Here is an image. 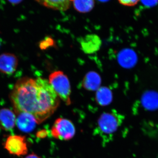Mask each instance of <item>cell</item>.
I'll use <instances>...</instances> for the list:
<instances>
[{
  "label": "cell",
  "instance_id": "6da1fadb",
  "mask_svg": "<svg viewBox=\"0 0 158 158\" xmlns=\"http://www.w3.org/2000/svg\"><path fill=\"white\" fill-rule=\"evenodd\" d=\"M15 112L31 114L40 123L53 114L59 98L47 79L24 77L18 81L11 94Z\"/></svg>",
  "mask_w": 158,
  "mask_h": 158
},
{
  "label": "cell",
  "instance_id": "7a4b0ae2",
  "mask_svg": "<svg viewBox=\"0 0 158 158\" xmlns=\"http://www.w3.org/2000/svg\"><path fill=\"white\" fill-rule=\"evenodd\" d=\"M123 119L124 116L115 110L103 113L98 118L94 134L100 138L102 144L105 146L113 140L114 134Z\"/></svg>",
  "mask_w": 158,
  "mask_h": 158
},
{
  "label": "cell",
  "instance_id": "3957f363",
  "mask_svg": "<svg viewBox=\"0 0 158 158\" xmlns=\"http://www.w3.org/2000/svg\"><path fill=\"white\" fill-rule=\"evenodd\" d=\"M49 82L59 98H61L66 105H70L71 90L67 76L61 71H54L50 75Z\"/></svg>",
  "mask_w": 158,
  "mask_h": 158
},
{
  "label": "cell",
  "instance_id": "277c9868",
  "mask_svg": "<svg viewBox=\"0 0 158 158\" xmlns=\"http://www.w3.org/2000/svg\"><path fill=\"white\" fill-rule=\"evenodd\" d=\"M51 132L54 138L62 141H68L74 136L76 129L70 120L59 118L54 122Z\"/></svg>",
  "mask_w": 158,
  "mask_h": 158
},
{
  "label": "cell",
  "instance_id": "5b68a950",
  "mask_svg": "<svg viewBox=\"0 0 158 158\" xmlns=\"http://www.w3.org/2000/svg\"><path fill=\"white\" fill-rule=\"evenodd\" d=\"M5 148L11 154L17 156L25 155L28 152L25 138L22 136H9L5 143Z\"/></svg>",
  "mask_w": 158,
  "mask_h": 158
},
{
  "label": "cell",
  "instance_id": "8992f818",
  "mask_svg": "<svg viewBox=\"0 0 158 158\" xmlns=\"http://www.w3.org/2000/svg\"><path fill=\"white\" fill-rule=\"evenodd\" d=\"M18 65L16 56L11 53H4L0 55V71L6 74L14 73Z\"/></svg>",
  "mask_w": 158,
  "mask_h": 158
},
{
  "label": "cell",
  "instance_id": "52a82bcc",
  "mask_svg": "<svg viewBox=\"0 0 158 158\" xmlns=\"http://www.w3.org/2000/svg\"><path fill=\"white\" fill-rule=\"evenodd\" d=\"M16 124L19 129L24 132H30L34 130L37 123L34 116L27 113H18Z\"/></svg>",
  "mask_w": 158,
  "mask_h": 158
},
{
  "label": "cell",
  "instance_id": "ba28073f",
  "mask_svg": "<svg viewBox=\"0 0 158 158\" xmlns=\"http://www.w3.org/2000/svg\"><path fill=\"white\" fill-rule=\"evenodd\" d=\"M118 60L120 65L124 68H132L137 64L138 56L133 50L125 49L119 52Z\"/></svg>",
  "mask_w": 158,
  "mask_h": 158
},
{
  "label": "cell",
  "instance_id": "9c48e42d",
  "mask_svg": "<svg viewBox=\"0 0 158 158\" xmlns=\"http://www.w3.org/2000/svg\"><path fill=\"white\" fill-rule=\"evenodd\" d=\"M16 117L14 112L9 109L0 110V128L5 131H11L16 124Z\"/></svg>",
  "mask_w": 158,
  "mask_h": 158
},
{
  "label": "cell",
  "instance_id": "30bf717a",
  "mask_svg": "<svg viewBox=\"0 0 158 158\" xmlns=\"http://www.w3.org/2000/svg\"><path fill=\"white\" fill-rule=\"evenodd\" d=\"M142 106L148 110L154 111L158 109V92L154 90L144 92L141 97Z\"/></svg>",
  "mask_w": 158,
  "mask_h": 158
},
{
  "label": "cell",
  "instance_id": "8fae6325",
  "mask_svg": "<svg viewBox=\"0 0 158 158\" xmlns=\"http://www.w3.org/2000/svg\"><path fill=\"white\" fill-rule=\"evenodd\" d=\"M101 84V79L98 74L90 72L85 76L83 81V86L85 89L90 91L97 90Z\"/></svg>",
  "mask_w": 158,
  "mask_h": 158
},
{
  "label": "cell",
  "instance_id": "7c38bea8",
  "mask_svg": "<svg viewBox=\"0 0 158 158\" xmlns=\"http://www.w3.org/2000/svg\"><path fill=\"white\" fill-rule=\"evenodd\" d=\"M37 2L47 8L59 10L66 11L70 7L73 0H35Z\"/></svg>",
  "mask_w": 158,
  "mask_h": 158
},
{
  "label": "cell",
  "instance_id": "4fadbf2b",
  "mask_svg": "<svg viewBox=\"0 0 158 158\" xmlns=\"http://www.w3.org/2000/svg\"><path fill=\"white\" fill-rule=\"evenodd\" d=\"M95 98L100 106H108L113 100V94L108 88H100L97 91Z\"/></svg>",
  "mask_w": 158,
  "mask_h": 158
},
{
  "label": "cell",
  "instance_id": "5bb4252c",
  "mask_svg": "<svg viewBox=\"0 0 158 158\" xmlns=\"http://www.w3.org/2000/svg\"><path fill=\"white\" fill-rule=\"evenodd\" d=\"M100 43L98 37L95 35H89L82 41L81 46L85 52L91 53L98 49Z\"/></svg>",
  "mask_w": 158,
  "mask_h": 158
},
{
  "label": "cell",
  "instance_id": "9a60e30c",
  "mask_svg": "<svg viewBox=\"0 0 158 158\" xmlns=\"http://www.w3.org/2000/svg\"><path fill=\"white\" fill-rule=\"evenodd\" d=\"M74 8L81 13H87L93 9L94 6V0H73Z\"/></svg>",
  "mask_w": 158,
  "mask_h": 158
},
{
  "label": "cell",
  "instance_id": "2e32d148",
  "mask_svg": "<svg viewBox=\"0 0 158 158\" xmlns=\"http://www.w3.org/2000/svg\"><path fill=\"white\" fill-rule=\"evenodd\" d=\"M141 3L147 7H152L158 4V0H141Z\"/></svg>",
  "mask_w": 158,
  "mask_h": 158
},
{
  "label": "cell",
  "instance_id": "e0dca14e",
  "mask_svg": "<svg viewBox=\"0 0 158 158\" xmlns=\"http://www.w3.org/2000/svg\"><path fill=\"white\" fill-rule=\"evenodd\" d=\"M139 1V0H118L119 2L122 5L128 6H135Z\"/></svg>",
  "mask_w": 158,
  "mask_h": 158
},
{
  "label": "cell",
  "instance_id": "ac0fdd59",
  "mask_svg": "<svg viewBox=\"0 0 158 158\" xmlns=\"http://www.w3.org/2000/svg\"><path fill=\"white\" fill-rule=\"evenodd\" d=\"M25 158H40L37 156V155L34 154H31L27 156Z\"/></svg>",
  "mask_w": 158,
  "mask_h": 158
},
{
  "label": "cell",
  "instance_id": "d6986e66",
  "mask_svg": "<svg viewBox=\"0 0 158 158\" xmlns=\"http://www.w3.org/2000/svg\"><path fill=\"white\" fill-rule=\"evenodd\" d=\"M9 2L13 4H18L22 0H9Z\"/></svg>",
  "mask_w": 158,
  "mask_h": 158
},
{
  "label": "cell",
  "instance_id": "ffe728a7",
  "mask_svg": "<svg viewBox=\"0 0 158 158\" xmlns=\"http://www.w3.org/2000/svg\"><path fill=\"white\" fill-rule=\"evenodd\" d=\"M100 2H107L109 0H98Z\"/></svg>",
  "mask_w": 158,
  "mask_h": 158
}]
</instances>
